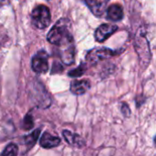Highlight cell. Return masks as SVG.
I'll use <instances>...</instances> for the list:
<instances>
[{"label":"cell","instance_id":"6da1fadb","mask_svg":"<svg viewBox=\"0 0 156 156\" xmlns=\"http://www.w3.org/2000/svg\"><path fill=\"white\" fill-rule=\"evenodd\" d=\"M47 39L49 43L62 48L64 46L73 44L74 39L71 33V25L69 19H59L50 29Z\"/></svg>","mask_w":156,"mask_h":156},{"label":"cell","instance_id":"9c48e42d","mask_svg":"<svg viewBox=\"0 0 156 156\" xmlns=\"http://www.w3.org/2000/svg\"><path fill=\"white\" fill-rule=\"evenodd\" d=\"M109 0H86L90 11L97 16H101L105 12Z\"/></svg>","mask_w":156,"mask_h":156},{"label":"cell","instance_id":"e0dca14e","mask_svg":"<svg viewBox=\"0 0 156 156\" xmlns=\"http://www.w3.org/2000/svg\"><path fill=\"white\" fill-rule=\"evenodd\" d=\"M154 144H155V146H156V136H155V138H154Z\"/></svg>","mask_w":156,"mask_h":156},{"label":"cell","instance_id":"7c38bea8","mask_svg":"<svg viewBox=\"0 0 156 156\" xmlns=\"http://www.w3.org/2000/svg\"><path fill=\"white\" fill-rule=\"evenodd\" d=\"M39 134H40V129H37L35 130L32 133L27 135L25 138H24V141H25V144L27 146V148L29 150L31 149L37 143L38 137H39Z\"/></svg>","mask_w":156,"mask_h":156},{"label":"cell","instance_id":"8992f818","mask_svg":"<svg viewBox=\"0 0 156 156\" xmlns=\"http://www.w3.org/2000/svg\"><path fill=\"white\" fill-rule=\"evenodd\" d=\"M118 30V27L112 24H102L95 31V39L101 43L108 39Z\"/></svg>","mask_w":156,"mask_h":156},{"label":"cell","instance_id":"9a60e30c","mask_svg":"<svg viewBox=\"0 0 156 156\" xmlns=\"http://www.w3.org/2000/svg\"><path fill=\"white\" fill-rule=\"evenodd\" d=\"M23 125H24V129L27 130V129H30L33 127L34 125V121H33V118L30 114H27L25 118H24V121H23Z\"/></svg>","mask_w":156,"mask_h":156},{"label":"cell","instance_id":"ba28073f","mask_svg":"<svg viewBox=\"0 0 156 156\" xmlns=\"http://www.w3.org/2000/svg\"><path fill=\"white\" fill-rule=\"evenodd\" d=\"M90 88V82L89 80H75L70 83V91L74 95H82L86 93Z\"/></svg>","mask_w":156,"mask_h":156},{"label":"cell","instance_id":"8fae6325","mask_svg":"<svg viewBox=\"0 0 156 156\" xmlns=\"http://www.w3.org/2000/svg\"><path fill=\"white\" fill-rule=\"evenodd\" d=\"M107 17L111 21H120L123 17L122 7L118 4L110 5L107 9Z\"/></svg>","mask_w":156,"mask_h":156},{"label":"cell","instance_id":"5bb4252c","mask_svg":"<svg viewBox=\"0 0 156 156\" xmlns=\"http://www.w3.org/2000/svg\"><path fill=\"white\" fill-rule=\"evenodd\" d=\"M86 71V66L85 64H80L77 69L70 70L69 72V77H73V78H77V77H80L81 75L84 74V72Z\"/></svg>","mask_w":156,"mask_h":156},{"label":"cell","instance_id":"30bf717a","mask_svg":"<svg viewBox=\"0 0 156 156\" xmlns=\"http://www.w3.org/2000/svg\"><path fill=\"white\" fill-rule=\"evenodd\" d=\"M60 139L57 136H53L52 134L48 133H44L40 138L39 144L41 147L45 149H51L54 147H57L60 144Z\"/></svg>","mask_w":156,"mask_h":156},{"label":"cell","instance_id":"7a4b0ae2","mask_svg":"<svg viewBox=\"0 0 156 156\" xmlns=\"http://www.w3.org/2000/svg\"><path fill=\"white\" fill-rule=\"evenodd\" d=\"M134 48L135 50L138 54L139 60L141 67L145 69L148 65L150 64L151 61V50H150V46L149 42L145 37V35L143 33L142 29L139 30L135 37V43H134Z\"/></svg>","mask_w":156,"mask_h":156},{"label":"cell","instance_id":"5b68a950","mask_svg":"<svg viewBox=\"0 0 156 156\" xmlns=\"http://www.w3.org/2000/svg\"><path fill=\"white\" fill-rule=\"evenodd\" d=\"M31 68L34 72L44 74L48 70V55L45 50L38 51L31 60Z\"/></svg>","mask_w":156,"mask_h":156},{"label":"cell","instance_id":"2e32d148","mask_svg":"<svg viewBox=\"0 0 156 156\" xmlns=\"http://www.w3.org/2000/svg\"><path fill=\"white\" fill-rule=\"evenodd\" d=\"M121 111H122V113L123 114L124 117H129V116L131 115V109H130L129 105L126 104L125 102H122V103Z\"/></svg>","mask_w":156,"mask_h":156},{"label":"cell","instance_id":"277c9868","mask_svg":"<svg viewBox=\"0 0 156 156\" xmlns=\"http://www.w3.org/2000/svg\"><path fill=\"white\" fill-rule=\"evenodd\" d=\"M117 53L118 52L113 51L107 48H95L88 52V54L86 56V60L90 65L93 66L101 60L107 59V58L116 55Z\"/></svg>","mask_w":156,"mask_h":156},{"label":"cell","instance_id":"3957f363","mask_svg":"<svg viewBox=\"0 0 156 156\" xmlns=\"http://www.w3.org/2000/svg\"><path fill=\"white\" fill-rule=\"evenodd\" d=\"M51 21L50 11L48 6L39 5L36 6L31 13V24L37 29L47 28Z\"/></svg>","mask_w":156,"mask_h":156},{"label":"cell","instance_id":"4fadbf2b","mask_svg":"<svg viewBox=\"0 0 156 156\" xmlns=\"http://www.w3.org/2000/svg\"><path fill=\"white\" fill-rule=\"evenodd\" d=\"M18 154V147L16 144L11 143L5 146V148L3 150L0 156H17Z\"/></svg>","mask_w":156,"mask_h":156},{"label":"cell","instance_id":"52a82bcc","mask_svg":"<svg viewBox=\"0 0 156 156\" xmlns=\"http://www.w3.org/2000/svg\"><path fill=\"white\" fill-rule=\"evenodd\" d=\"M62 134H63L65 141L71 146H74L77 148H82L86 144L85 140L80 134L71 133L69 130H64L62 132Z\"/></svg>","mask_w":156,"mask_h":156}]
</instances>
